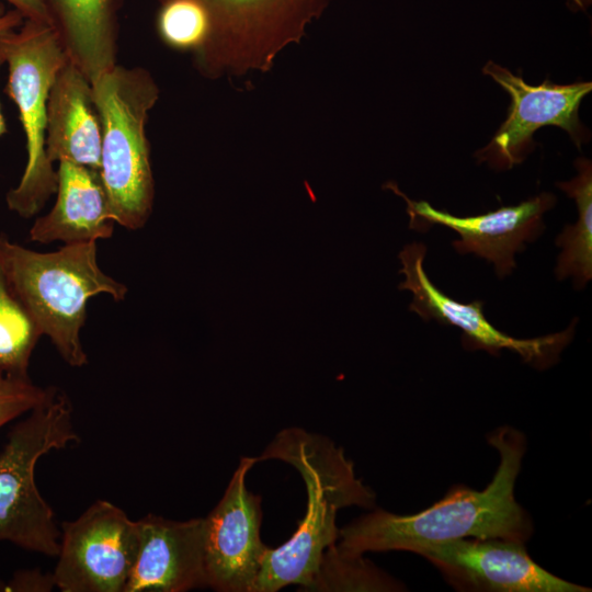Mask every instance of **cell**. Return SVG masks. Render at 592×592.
<instances>
[{
    "mask_svg": "<svg viewBox=\"0 0 592 592\" xmlns=\"http://www.w3.org/2000/svg\"><path fill=\"white\" fill-rule=\"evenodd\" d=\"M0 44L8 66L4 92L16 105L27 156L21 180L5 202L10 210L30 218L57 190V171L46 155L47 103L68 58L52 26L30 20L1 33Z\"/></svg>",
    "mask_w": 592,
    "mask_h": 592,
    "instance_id": "cell-6",
    "label": "cell"
},
{
    "mask_svg": "<svg viewBox=\"0 0 592 592\" xmlns=\"http://www.w3.org/2000/svg\"><path fill=\"white\" fill-rule=\"evenodd\" d=\"M42 335L10 288L0 264V377L30 379V360Z\"/></svg>",
    "mask_w": 592,
    "mask_h": 592,
    "instance_id": "cell-19",
    "label": "cell"
},
{
    "mask_svg": "<svg viewBox=\"0 0 592 592\" xmlns=\"http://www.w3.org/2000/svg\"><path fill=\"white\" fill-rule=\"evenodd\" d=\"M499 453V465L483 490L457 486L428 509L398 515L382 509L339 530L340 548L366 551L419 549L458 538H504L525 543L533 527L514 496L515 481L526 449L524 435L510 426L488 436Z\"/></svg>",
    "mask_w": 592,
    "mask_h": 592,
    "instance_id": "cell-1",
    "label": "cell"
},
{
    "mask_svg": "<svg viewBox=\"0 0 592 592\" xmlns=\"http://www.w3.org/2000/svg\"><path fill=\"white\" fill-rule=\"evenodd\" d=\"M53 388L37 386L31 378L0 377V428L45 401Z\"/></svg>",
    "mask_w": 592,
    "mask_h": 592,
    "instance_id": "cell-22",
    "label": "cell"
},
{
    "mask_svg": "<svg viewBox=\"0 0 592 592\" xmlns=\"http://www.w3.org/2000/svg\"><path fill=\"white\" fill-rule=\"evenodd\" d=\"M55 587L53 576L37 570H23L14 573L3 591H50Z\"/></svg>",
    "mask_w": 592,
    "mask_h": 592,
    "instance_id": "cell-23",
    "label": "cell"
},
{
    "mask_svg": "<svg viewBox=\"0 0 592 592\" xmlns=\"http://www.w3.org/2000/svg\"><path fill=\"white\" fill-rule=\"evenodd\" d=\"M257 458L296 468L306 486L307 508L293 536L277 548L267 547L252 592H276L288 584L305 591L323 551L339 538L337 512L351 505L373 508L376 496L355 477L342 447L299 428L278 432Z\"/></svg>",
    "mask_w": 592,
    "mask_h": 592,
    "instance_id": "cell-2",
    "label": "cell"
},
{
    "mask_svg": "<svg viewBox=\"0 0 592 592\" xmlns=\"http://www.w3.org/2000/svg\"><path fill=\"white\" fill-rule=\"evenodd\" d=\"M257 457H242L218 504L205 519L206 585L218 592H252L267 546L260 537L261 497L246 486Z\"/></svg>",
    "mask_w": 592,
    "mask_h": 592,
    "instance_id": "cell-12",
    "label": "cell"
},
{
    "mask_svg": "<svg viewBox=\"0 0 592 592\" xmlns=\"http://www.w3.org/2000/svg\"><path fill=\"white\" fill-rule=\"evenodd\" d=\"M102 133L91 81L69 59L57 73L47 103L46 155L100 171Z\"/></svg>",
    "mask_w": 592,
    "mask_h": 592,
    "instance_id": "cell-15",
    "label": "cell"
},
{
    "mask_svg": "<svg viewBox=\"0 0 592 592\" xmlns=\"http://www.w3.org/2000/svg\"><path fill=\"white\" fill-rule=\"evenodd\" d=\"M91 84L102 133L99 174L111 215L137 230L146 225L155 198L146 125L160 90L147 69L119 64Z\"/></svg>",
    "mask_w": 592,
    "mask_h": 592,
    "instance_id": "cell-4",
    "label": "cell"
},
{
    "mask_svg": "<svg viewBox=\"0 0 592 592\" xmlns=\"http://www.w3.org/2000/svg\"><path fill=\"white\" fill-rule=\"evenodd\" d=\"M139 545L124 592H184L207 588L205 519L137 521Z\"/></svg>",
    "mask_w": 592,
    "mask_h": 592,
    "instance_id": "cell-14",
    "label": "cell"
},
{
    "mask_svg": "<svg viewBox=\"0 0 592 592\" xmlns=\"http://www.w3.org/2000/svg\"><path fill=\"white\" fill-rule=\"evenodd\" d=\"M60 530L55 587L62 592H124L138 551L137 521L98 500Z\"/></svg>",
    "mask_w": 592,
    "mask_h": 592,
    "instance_id": "cell-8",
    "label": "cell"
},
{
    "mask_svg": "<svg viewBox=\"0 0 592 592\" xmlns=\"http://www.w3.org/2000/svg\"><path fill=\"white\" fill-rule=\"evenodd\" d=\"M79 440L71 402L56 387L13 426L0 452V542L58 555L61 530L36 486L35 467L45 454Z\"/></svg>",
    "mask_w": 592,
    "mask_h": 592,
    "instance_id": "cell-5",
    "label": "cell"
},
{
    "mask_svg": "<svg viewBox=\"0 0 592 592\" xmlns=\"http://www.w3.org/2000/svg\"><path fill=\"white\" fill-rule=\"evenodd\" d=\"M574 166L577 177L557 183L576 201L578 219L573 225L566 226L556 240L561 252L555 274L560 281L571 276L576 288H583L592 278V164L589 159L580 157Z\"/></svg>",
    "mask_w": 592,
    "mask_h": 592,
    "instance_id": "cell-18",
    "label": "cell"
},
{
    "mask_svg": "<svg viewBox=\"0 0 592 592\" xmlns=\"http://www.w3.org/2000/svg\"><path fill=\"white\" fill-rule=\"evenodd\" d=\"M67 56L92 82L117 64L122 0H44Z\"/></svg>",
    "mask_w": 592,
    "mask_h": 592,
    "instance_id": "cell-17",
    "label": "cell"
},
{
    "mask_svg": "<svg viewBox=\"0 0 592 592\" xmlns=\"http://www.w3.org/2000/svg\"><path fill=\"white\" fill-rule=\"evenodd\" d=\"M18 10L24 18L34 22L49 24V18L44 0H2Z\"/></svg>",
    "mask_w": 592,
    "mask_h": 592,
    "instance_id": "cell-24",
    "label": "cell"
},
{
    "mask_svg": "<svg viewBox=\"0 0 592 592\" xmlns=\"http://www.w3.org/2000/svg\"><path fill=\"white\" fill-rule=\"evenodd\" d=\"M407 203L409 226L415 230H428L433 225L451 228L460 236L453 241L458 253H474L492 262L500 278L509 275L516 266L514 255L525 249L544 230V214L556 202L551 193H540L514 206H504L494 212L469 217H457L439 210L426 201H413L403 194L395 182L384 185Z\"/></svg>",
    "mask_w": 592,
    "mask_h": 592,
    "instance_id": "cell-13",
    "label": "cell"
},
{
    "mask_svg": "<svg viewBox=\"0 0 592 592\" xmlns=\"http://www.w3.org/2000/svg\"><path fill=\"white\" fill-rule=\"evenodd\" d=\"M0 264L14 295L71 367L88 364L80 340L88 300L107 294L119 301L125 284L105 274L96 261V242L65 244L54 252H37L0 235Z\"/></svg>",
    "mask_w": 592,
    "mask_h": 592,
    "instance_id": "cell-3",
    "label": "cell"
},
{
    "mask_svg": "<svg viewBox=\"0 0 592 592\" xmlns=\"http://www.w3.org/2000/svg\"><path fill=\"white\" fill-rule=\"evenodd\" d=\"M482 72L510 94L511 105L491 141L475 153L479 162L501 170L520 164L535 149L534 133L546 125L565 129L578 148L589 140L590 132L579 118V107L592 90L590 81L556 84L545 80L531 86L493 61H488Z\"/></svg>",
    "mask_w": 592,
    "mask_h": 592,
    "instance_id": "cell-9",
    "label": "cell"
},
{
    "mask_svg": "<svg viewBox=\"0 0 592 592\" xmlns=\"http://www.w3.org/2000/svg\"><path fill=\"white\" fill-rule=\"evenodd\" d=\"M401 582L377 568L363 555L329 546L320 559L318 569L305 591H402Z\"/></svg>",
    "mask_w": 592,
    "mask_h": 592,
    "instance_id": "cell-20",
    "label": "cell"
},
{
    "mask_svg": "<svg viewBox=\"0 0 592 592\" xmlns=\"http://www.w3.org/2000/svg\"><path fill=\"white\" fill-rule=\"evenodd\" d=\"M210 35L193 65L207 79L240 78L271 70L277 56L298 44L332 0H196Z\"/></svg>",
    "mask_w": 592,
    "mask_h": 592,
    "instance_id": "cell-7",
    "label": "cell"
},
{
    "mask_svg": "<svg viewBox=\"0 0 592 592\" xmlns=\"http://www.w3.org/2000/svg\"><path fill=\"white\" fill-rule=\"evenodd\" d=\"M24 22L23 15L15 9H7L0 0V34L20 27Z\"/></svg>",
    "mask_w": 592,
    "mask_h": 592,
    "instance_id": "cell-25",
    "label": "cell"
},
{
    "mask_svg": "<svg viewBox=\"0 0 592 592\" xmlns=\"http://www.w3.org/2000/svg\"><path fill=\"white\" fill-rule=\"evenodd\" d=\"M155 29L170 49L192 57L206 45L210 35L207 12L196 0H158Z\"/></svg>",
    "mask_w": 592,
    "mask_h": 592,
    "instance_id": "cell-21",
    "label": "cell"
},
{
    "mask_svg": "<svg viewBox=\"0 0 592 592\" xmlns=\"http://www.w3.org/2000/svg\"><path fill=\"white\" fill-rule=\"evenodd\" d=\"M3 64H4V56H3L1 44H0V67ZM7 132H8V127H7L5 118L1 112V106H0V137L5 135Z\"/></svg>",
    "mask_w": 592,
    "mask_h": 592,
    "instance_id": "cell-26",
    "label": "cell"
},
{
    "mask_svg": "<svg viewBox=\"0 0 592 592\" xmlns=\"http://www.w3.org/2000/svg\"><path fill=\"white\" fill-rule=\"evenodd\" d=\"M525 543L504 538H458L415 554L428 559L447 582L462 591L589 592L538 566Z\"/></svg>",
    "mask_w": 592,
    "mask_h": 592,
    "instance_id": "cell-11",
    "label": "cell"
},
{
    "mask_svg": "<svg viewBox=\"0 0 592 592\" xmlns=\"http://www.w3.org/2000/svg\"><path fill=\"white\" fill-rule=\"evenodd\" d=\"M56 171V202L48 214L36 218L30 240L70 244L111 238L115 221L100 174L66 160Z\"/></svg>",
    "mask_w": 592,
    "mask_h": 592,
    "instance_id": "cell-16",
    "label": "cell"
},
{
    "mask_svg": "<svg viewBox=\"0 0 592 592\" xmlns=\"http://www.w3.org/2000/svg\"><path fill=\"white\" fill-rule=\"evenodd\" d=\"M425 253L426 247L420 242L407 244L399 253V273L405 276L399 288L411 292V311L424 320L433 319L459 328L463 332V344L468 350H485L493 355H499L501 350H509L540 369L559 360L560 353L573 338L578 318L561 332L535 339L513 338L494 328L486 319L482 301L459 303L441 292L423 269Z\"/></svg>",
    "mask_w": 592,
    "mask_h": 592,
    "instance_id": "cell-10",
    "label": "cell"
}]
</instances>
